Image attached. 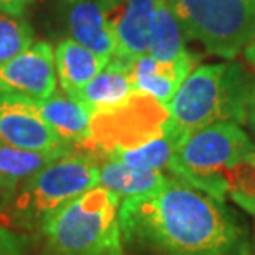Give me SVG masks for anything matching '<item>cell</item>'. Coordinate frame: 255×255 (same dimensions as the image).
I'll use <instances>...</instances> for the list:
<instances>
[{
  "label": "cell",
  "instance_id": "cell-1",
  "mask_svg": "<svg viewBox=\"0 0 255 255\" xmlns=\"http://www.w3.org/2000/svg\"><path fill=\"white\" fill-rule=\"evenodd\" d=\"M123 241L156 255H247V244L224 204L171 177L162 189L121 199Z\"/></svg>",
  "mask_w": 255,
  "mask_h": 255
},
{
  "label": "cell",
  "instance_id": "cell-2",
  "mask_svg": "<svg viewBox=\"0 0 255 255\" xmlns=\"http://www.w3.org/2000/svg\"><path fill=\"white\" fill-rule=\"evenodd\" d=\"M252 83L237 63H211L194 68L167 105L169 129L177 142L209 125L247 121Z\"/></svg>",
  "mask_w": 255,
  "mask_h": 255
},
{
  "label": "cell",
  "instance_id": "cell-3",
  "mask_svg": "<svg viewBox=\"0 0 255 255\" xmlns=\"http://www.w3.org/2000/svg\"><path fill=\"white\" fill-rule=\"evenodd\" d=\"M121 197L101 186L65 204L40 224L52 255H123Z\"/></svg>",
  "mask_w": 255,
  "mask_h": 255
},
{
  "label": "cell",
  "instance_id": "cell-4",
  "mask_svg": "<svg viewBox=\"0 0 255 255\" xmlns=\"http://www.w3.org/2000/svg\"><path fill=\"white\" fill-rule=\"evenodd\" d=\"M254 149L252 139L241 126L221 121L182 137L176 146L169 172L174 179L224 204L226 174Z\"/></svg>",
  "mask_w": 255,
  "mask_h": 255
},
{
  "label": "cell",
  "instance_id": "cell-5",
  "mask_svg": "<svg viewBox=\"0 0 255 255\" xmlns=\"http://www.w3.org/2000/svg\"><path fill=\"white\" fill-rule=\"evenodd\" d=\"M100 184V161L76 146L57 157L22 186L12 214L22 227L40 226L45 217Z\"/></svg>",
  "mask_w": 255,
  "mask_h": 255
},
{
  "label": "cell",
  "instance_id": "cell-6",
  "mask_svg": "<svg viewBox=\"0 0 255 255\" xmlns=\"http://www.w3.org/2000/svg\"><path fill=\"white\" fill-rule=\"evenodd\" d=\"M169 131L167 106L134 93L118 108L91 115L90 134L78 147L96 159H116Z\"/></svg>",
  "mask_w": 255,
  "mask_h": 255
},
{
  "label": "cell",
  "instance_id": "cell-7",
  "mask_svg": "<svg viewBox=\"0 0 255 255\" xmlns=\"http://www.w3.org/2000/svg\"><path fill=\"white\" fill-rule=\"evenodd\" d=\"M186 38L231 60L255 37V0H167Z\"/></svg>",
  "mask_w": 255,
  "mask_h": 255
},
{
  "label": "cell",
  "instance_id": "cell-8",
  "mask_svg": "<svg viewBox=\"0 0 255 255\" xmlns=\"http://www.w3.org/2000/svg\"><path fill=\"white\" fill-rule=\"evenodd\" d=\"M0 144L30 151H70L76 146L65 142L43 121L32 101L0 91Z\"/></svg>",
  "mask_w": 255,
  "mask_h": 255
},
{
  "label": "cell",
  "instance_id": "cell-9",
  "mask_svg": "<svg viewBox=\"0 0 255 255\" xmlns=\"http://www.w3.org/2000/svg\"><path fill=\"white\" fill-rule=\"evenodd\" d=\"M55 52L37 42L10 62L0 65V91L28 100H47L57 91Z\"/></svg>",
  "mask_w": 255,
  "mask_h": 255
},
{
  "label": "cell",
  "instance_id": "cell-10",
  "mask_svg": "<svg viewBox=\"0 0 255 255\" xmlns=\"http://www.w3.org/2000/svg\"><path fill=\"white\" fill-rule=\"evenodd\" d=\"M101 7L116 38V52L111 58L132 62L146 55L156 0H101Z\"/></svg>",
  "mask_w": 255,
  "mask_h": 255
},
{
  "label": "cell",
  "instance_id": "cell-11",
  "mask_svg": "<svg viewBox=\"0 0 255 255\" xmlns=\"http://www.w3.org/2000/svg\"><path fill=\"white\" fill-rule=\"evenodd\" d=\"M70 37L91 52L113 57L116 38L105 18L101 0H58Z\"/></svg>",
  "mask_w": 255,
  "mask_h": 255
},
{
  "label": "cell",
  "instance_id": "cell-12",
  "mask_svg": "<svg viewBox=\"0 0 255 255\" xmlns=\"http://www.w3.org/2000/svg\"><path fill=\"white\" fill-rule=\"evenodd\" d=\"M194 63H196V58L191 53L171 63L157 62L147 53L142 55V57L129 62L134 91L151 96V98L167 106L174 98L179 86L191 75Z\"/></svg>",
  "mask_w": 255,
  "mask_h": 255
},
{
  "label": "cell",
  "instance_id": "cell-13",
  "mask_svg": "<svg viewBox=\"0 0 255 255\" xmlns=\"http://www.w3.org/2000/svg\"><path fill=\"white\" fill-rule=\"evenodd\" d=\"M134 93L129 62L110 58L108 65L70 98L88 110L90 115H95L100 111L118 108Z\"/></svg>",
  "mask_w": 255,
  "mask_h": 255
},
{
  "label": "cell",
  "instance_id": "cell-14",
  "mask_svg": "<svg viewBox=\"0 0 255 255\" xmlns=\"http://www.w3.org/2000/svg\"><path fill=\"white\" fill-rule=\"evenodd\" d=\"M110 62V57H103L91 52L73 38L62 40L55 48V68L57 78L65 95H75L86 83H90Z\"/></svg>",
  "mask_w": 255,
  "mask_h": 255
},
{
  "label": "cell",
  "instance_id": "cell-15",
  "mask_svg": "<svg viewBox=\"0 0 255 255\" xmlns=\"http://www.w3.org/2000/svg\"><path fill=\"white\" fill-rule=\"evenodd\" d=\"M47 123L65 142L80 146L90 134L91 115L63 91H55L47 100H30Z\"/></svg>",
  "mask_w": 255,
  "mask_h": 255
},
{
  "label": "cell",
  "instance_id": "cell-16",
  "mask_svg": "<svg viewBox=\"0 0 255 255\" xmlns=\"http://www.w3.org/2000/svg\"><path fill=\"white\" fill-rule=\"evenodd\" d=\"M171 177L164 172L141 169L128 166L121 161L101 159L100 161V184L101 187L118 194L121 199L139 197L162 189Z\"/></svg>",
  "mask_w": 255,
  "mask_h": 255
},
{
  "label": "cell",
  "instance_id": "cell-17",
  "mask_svg": "<svg viewBox=\"0 0 255 255\" xmlns=\"http://www.w3.org/2000/svg\"><path fill=\"white\" fill-rule=\"evenodd\" d=\"M186 35L167 0H156L154 18L149 35L147 55L157 62H177L189 55L186 48Z\"/></svg>",
  "mask_w": 255,
  "mask_h": 255
},
{
  "label": "cell",
  "instance_id": "cell-18",
  "mask_svg": "<svg viewBox=\"0 0 255 255\" xmlns=\"http://www.w3.org/2000/svg\"><path fill=\"white\" fill-rule=\"evenodd\" d=\"M70 151H30L0 144V189L13 192L47 164Z\"/></svg>",
  "mask_w": 255,
  "mask_h": 255
},
{
  "label": "cell",
  "instance_id": "cell-19",
  "mask_svg": "<svg viewBox=\"0 0 255 255\" xmlns=\"http://www.w3.org/2000/svg\"><path fill=\"white\" fill-rule=\"evenodd\" d=\"M227 196L255 217V149L226 174Z\"/></svg>",
  "mask_w": 255,
  "mask_h": 255
},
{
  "label": "cell",
  "instance_id": "cell-20",
  "mask_svg": "<svg viewBox=\"0 0 255 255\" xmlns=\"http://www.w3.org/2000/svg\"><path fill=\"white\" fill-rule=\"evenodd\" d=\"M33 28L23 17L0 12V65L10 62L33 45Z\"/></svg>",
  "mask_w": 255,
  "mask_h": 255
},
{
  "label": "cell",
  "instance_id": "cell-21",
  "mask_svg": "<svg viewBox=\"0 0 255 255\" xmlns=\"http://www.w3.org/2000/svg\"><path fill=\"white\" fill-rule=\"evenodd\" d=\"M15 217L0 204V255H23L28 247V237L15 229Z\"/></svg>",
  "mask_w": 255,
  "mask_h": 255
},
{
  "label": "cell",
  "instance_id": "cell-22",
  "mask_svg": "<svg viewBox=\"0 0 255 255\" xmlns=\"http://www.w3.org/2000/svg\"><path fill=\"white\" fill-rule=\"evenodd\" d=\"M33 0H0V12L15 15V17H23Z\"/></svg>",
  "mask_w": 255,
  "mask_h": 255
},
{
  "label": "cell",
  "instance_id": "cell-23",
  "mask_svg": "<svg viewBox=\"0 0 255 255\" xmlns=\"http://www.w3.org/2000/svg\"><path fill=\"white\" fill-rule=\"evenodd\" d=\"M247 121L251 123L252 129H255V81L252 83L251 95H249V103H247Z\"/></svg>",
  "mask_w": 255,
  "mask_h": 255
},
{
  "label": "cell",
  "instance_id": "cell-24",
  "mask_svg": "<svg viewBox=\"0 0 255 255\" xmlns=\"http://www.w3.org/2000/svg\"><path fill=\"white\" fill-rule=\"evenodd\" d=\"M244 58H246V62L252 66V68H255V37L249 42L246 47H244Z\"/></svg>",
  "mask_w": 255,
  "mask_h": 255
}]
</instances>
